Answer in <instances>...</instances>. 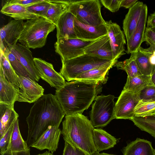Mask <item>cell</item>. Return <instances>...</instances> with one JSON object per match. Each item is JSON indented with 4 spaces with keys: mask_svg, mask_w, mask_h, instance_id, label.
I'll use <instances>...</instances> for the list:
<instances>
[{
    "mask_svg": "<svg viewBox=\"0 0 155 155\" xmlns=\"http://www.w3.org/2000/svg\"><path fill=\"white\" fill-rule=\"evenodd\" d=\"M41 0H12L7 2L10 3H17L21 5L26 7L37 3Z\"/></svg>",
    "mask_w": 155,
    "mask_h": 155,
    "instance_id": "42",
    "label": "cell"
},
{
    "mask_svg": "<svg viewBox=\"0 0 155 155\" xmlns=\"http://www.w3.org/2000/svg\"><path fill=\"white\" fill-rule=\"evenodd\" d=\"M140 101L139 93L123 90L115 103V119L130 120L133 117L135 108Z\"/></svg>",
    "mask_w": 155,
    "mask_h": 155,
    "instance_id": "9",
    "label": "cell"
},
{
    "mask_svg": "<svg viewBox=\"0 0 155 155\" xmlns=\"http://www.w3.org/2000/svg\"><path fill=\"white\" fill-rule=\"evenodd\" d=\"M123 155H155V150L151 142L137 138L122 150Z\"/></svg>",
    "mask_w": 155,
    "mask_h": 155,
    "instance_id": "21",
    "label": "cell"
},
{
    "mask_svg": "<svg viewBox=\"0 0 155 155\" xmlns=\"http://www.w3.org/2000/svg\"><path fill=\"white\" fill-rule=\"evenodd\" d=\"M146 41L150 46L155 47V32L146 27L143 41Z\"/></svg>",
    "mask_w": 155,
    "mask_h": 155,
    "instance_id": "41",
    "label": "cell"
},
{
    "mask_svg": "<svg viewBox=\"0 0 155 155\" xmlns=\"http://www.w3.org/2000/svg\"><path fill=\"white\" fill-rule=\"evenodd\" d=\"M2 51L18 76L29 77L32 79L25 68L8 48H6Z\"/></svg>",
    "mask_w": 155,
    "mask_h": 155,
    "instance_id": "34",
    "label": "cell"
},
{
    "mask_svg": "<svg viewBox=\"0 0 155 155\" xmlns=\"http://www.w3.org/2000/svg\"><path fill=\"white\" fill-rule=\"evenodd\" d=\"M56 27L47 19L41 17L27 20L24 22L18 41L29 48H41L45 45L48 34Z\"/></svg>",
    "mask_w": 155,
    "mask_h": 155,
    "instance_id": "4",
    "label": "cell"
},
{
    "mask_svg": "<svg viewBox=\"0 0 155 155\" xmlns=\"http://www.w3.org/2000/svg\"><path fill=\"white\" fill-rule=\"evenodd\" d=\"M0 66L2 67L5 76L7 81L15 88L19 90L21 85L18 76L8 60L1 51Z\"/></svg>",
    "mask_w": 155,
    "mask_h": 155,
    "instance_id": "31",
    "label": "cell"
},
{
    "mask_svg": "<svg viewBox=\"0 0 155 155\" xmlns=\"http://www.w3.org/2000/svg\"><path fill=\"white\" fill-rule=\"evenodd\" d=\"M93 41L78 38L60 39L54 44L55 51L60 56L61 59H70L84 54V48Z\"/></svg>",
    "mask_w": 155,
    "mask_h": 155,
    "instance_id": "8",
    "label": "cell"
},
{
    "mask_svg": "<svg viewBox=\"0 0 155 155\" xmlns=\"http://www.w3.org/2000/svg\"><path fill=\"white\" fill-rule=\"evenodd\" d=\"M154 114H155V111H154Z\"/></svg>",
    "mask_w": 155,
    "mask_h": 155,
    "instance_id": "52",
    "label": "cell"
},
{
    "mask_svg": "<svg viewBox=\"0 0 155 155\" xmlns=\"http://www.w3.org/2000/svg\"><path fill=\"white\" fill-rule=\"evenodd\" d=\"M114 98L111 95L96 97L90 114V121L94 128L104 127L115 119Z\"/></svg>",
    "mask_w": 155,
    "mask_h": 155,
    "instance_id": "7",
    "label": "cell"
},
{
    "mask_svg": "<svg viewBox=\"0 0 155 155\" xmlns=\"http://www.w3.org/2000/svg\"><path fill=\"white\" fill-rule=\"evenodd\" d=\"M150 52L149 48H144L141 46L136 52V61L142 74L151 76L155 68L149 61Z\"/></svg>",
    "mask_w": 155,
    "mask_h": 155,
    "instance_id": "27",
    "label": "cell"
},
{
    "mask_svg": "<svg viewBox=\"0 0 155 155\" xmlns=\"http://www.w3.org/2000/svg\"><path fill=\"white\" fill-rule=\"evenodd\" d=\"M85 54L117 61L114 58L110 38L107 35L93 41L84 48Z\"/></svg>",
    "mask_w": 155,
    "mask_h": 155,
    "instance_id": "17",
    "label": "cell"
},
{
    "mask_svg": "<svg viewBox=\"0 0 155 155\" xmlns=\"http://www.w3.org/2000/svg\"><path fill=\"white\" fill-rule=\"evenodd\" d=\"M130 120L140 130L148 133L155 138L154 114L144 117L134 116Z\"/></svg>",
    "mask_w": 155,
    "mask_h": 155,
    "instance_id": "32",
    "label": "cell"
},
{
    "mask_svg": "<svg viewBox=\"0 0 155 155\" xmlns=\"http://www.w3.org/2000/svg\"><path fill=\"white\" fill-rule=\"evenodd\" d=\"M18 77L21 87L18 92L16 101L34 103L44 95V89L34 79L20 76Z\"/></svg>",
    "mask_w": 155,
    "mask_h": 155,
    "instance_id": "10",
    "label": "cell"
},
{
    "mask_svg": "<svg viewBox=\"0 0 155 155\" xmlns=\"http://www.w3.org/2000/svg\"><path fill=\"white\" fill-rule=\"evenodd\" d=\"M63 155H87L79 149L65 141Z\"/></svg>",
    "mask_w": 155,
    "mask_h": 155,
    "instance_id": "40",
    "label": "cell"
},
{
    "mask_svg": "<svg viewBox=\"0 0 155 155\" xmlns=\"http://www.w3.org/2000/svg\"><path fill=\"white\" fill-rule=\"evenodd\" d=\"M65 115L55 95L44 94L34 102L26 118L28 132L26 142L29 148L50 126L59 127Z\"/></svg>",
    "mask_w": 155,
    "mask_h": 155,
    "instance_id": "1",
    "label": "cell"
},
{
    "mask_svg": "<svg viewBox=\"0 0 155 155\" xmlns=\"http://www.w3.org/2000/svg\"><path fill=\"white\" fill-rule=\"evenodd\" d=\"M0 138L19 117L14 107L0 104Z\"/></svg>",
    "mask_w": 155,
    "mask_h": 155,
    "instance_id": "26",
    "label": "cell"
},
{
    "mask_svg": "<svg viewBox=\"0 0 155 155\" xmlns=\"http://www.w3.org/2000/svg\"></svg>",
    "mask_w": 155,
    "mask_h": 155,
    "instance_id": "53",
    "label": "cell"
},
{
    "mask_svg": "<svg viewBox=\"0 0 155 155\" xmlns=\"http://www.w3.org/2000/svg\"><path fill=\"white\" fill-rule=\"evenodd\" d=\"M136 52L131 54L130 58L123 61H117L114 66L118 69L124 70L127 77H133L142 74L139 68L135 59Z\"/></svg>",
    "mask_w": 155,
    "mask_h": 155,
    "instance_id": "33",
    "label": "cell"
},
{
    "mask_svg": "<svg viewBox=\"0 0 155 155\" xmlns=\"http://www.w3.org/2000/svg\"><path fill=\"white\" fill-rule=\"evenodd\" d=\"M61 134L59 127L50 126L31 147L40 150L48 149L53 153L58 149Z\"/></svg>",
    "mask_w": 155,
    "mask_h": 155,
    "instance_id": "18",
    "label": "cell"
},
{
    "mask_svg": "<svg viewBox=\"0 0 155 155\" xmlns=\"http://www.w3.org/2000/svg\"><path fill=\"white\" fill-rule=\"evenodd\" d=\"M114 65V64H111L87 71L78 75L74 80L105 84L106 83L108 79L109 70Z\"/></svg>",
    "mask_w": 155,
    "mask_h": 155,
    "instance_id": "24",
    "label": "cell"
},
{
    "mask_svg": "<svg viewBox=\"0 0 155 155\" xmlns=\"http://www.w3.org/2000/svg\"><path fill=\"white\" fill-rule=\"evenodd\" d=\"M106 25L114 57L117 60L120 57L125 54L124 46L126 40L124 34L120 26L111 20L106 21Z\"/></svg>",
    "mask_w": 155,
    "mask_h": 155,
    "instance_id": "14",
    "label": "cell"
},
{
    "mask_svg": "<svg viewBox=\"0 0 155 155\" xmlns=\"http://www.w3.org/2000/svg\"><path fill=\"white\" fill-rule=\"evenodd\" d=\"M140 100L145 102L155 101V86L152 84L147 85L139 93Z\"/></svg>",
    "mask_w": 155,
    "mask_h": 155,
    "instance_id": "37",
    "label": "cell"
},
{
    "mask_svg": "<svg viewBox=\"0 0 155 155\" xmlns=\"http://www.w3.org/2000/svg\"><path fill=\"white\" fill-rule=\"evenodd\" d=\"M51 4L48 0H41L39 2L26 8L31 13L40 17L46 18L47 12Z\"/></svg>",
    "mask_w": 155,
    "mask_h": 155,
    "instance_id": "36",
    "label": "cell"
},
{
    "mask_svg": "<svg viewBox=\"0 0 155 155\" xmlns=\"http://www.w3.org/2000/svg\"><path fill=\"white\" fill-rule=\"evenodd\" d=\"M37 155H54L53 153H50L49 152L46 151L45 152L42 153L38 154Z\"/></svg>",
    "mask_w": 155,
    "mask_h": 155,
    "instance_id": "47",
    "label": "cell"
},
{
    "mask_svg": "<svg viewBox=\"0 0 155 155\" xmlns=\"http://www.w3.org/2000/svg\"><path fill=\"white\" fill-rule=\"evenodd\" d=\"M18 118L14 123L13 128L8 149L12 152H18L28 150L30 148L23 139L20 132Z\"/></svg>",
    "mask_w": 155,
    "mask_h": 155,
    "instance_id": "28",
    "label": "cell"
},
{
    "mask_svg": "<svg viewBox=\"0 0 155 155\" xmlns=\"http://www.w3.org/2000/svg\"><path fill=\"white\" fill-rule=\"evenodd\" d=\"M151 83L155 86V68L150 76Z\"/></svg>",
    "mask_w": 155,
    "mask_h": 155,
    "instance_id": "46",
    "label": "cell"
},
{
    "mask_svg": "<svg viewBox=\"0 0 155 155\" xmlns=\"http://www.w3.org/2000/svg\"><path fill=\"white\" fill-rule=\"evenodd\" d=\"M74 27L77 38L84 41H94L107 34L106 24L95 26L86 25L76 18Z\"/></svg>",
    "mask_w": 155,
    "mask_h": 155,
    "instance_id": "16",
    "label": "cell"
},
{
    "mask_svg": "<svg viewBox=\"0 0 155 155\" xmlns=\"http://www.w3.org/2000/svg\"><path fill=\"white\" fill-rule=\"evenodd\" d=\"M68 11L82 23L92 26L105 25L101 13V5L98 0H66Z\"/></svg>",
    "mask_w": 155,
    "mask_h": 155,
    "instance_id": "6",
    "label": "cell"
},
{
    "mask_svg": "<svg viewBox=\"0 0 155 155\" xmlns=\"http://www.w3.org/2000/svg\"><path fill=\"white\" fill-rule=\"evenodd\" d=\"M151 84L150 76L141 74L133 77H127L123 90L134 93H139Z\"/></svg>",
    "mask_w": 155,
    "mask_h": 155,
    "instance_id": "30",
    "label": "cell"
},
{
    "mask_svg": "<svg viewBox=\"0 0 155 155\" xmlns=\"http://www.w3.org/2000/svg\"><path fill=\"white\" fill-rule=\"evenodd\" d=\"M12 155H31L30 150L18 152H12Z\"/></svg>",
    "mask_w": 155,
    "mask_h": 155,
    "instance_id": "45",
    "label": "cell"
},
{
    "mask_svg": "<svg viewBox=\"0 0 155 155\" xmlns=\"http://www.w3.org/2000/svg\"><path fill=\"white\" fill-rule=\"evenodd\" d=\"M34 61L40 77L56 90L62 87L66 82L60 73L56 71L52 64L41 58H34Z\"/></svg>",
    "mask_w": 155,
    "mask_h": 155,
    "instance_id": "11",
    "label": "cell"
},
{
    "mask_svg": "<svg viewBox=\"0 0 155 155\" xmlns=\"http://www.w3.org/2000/svg\"><path fill=\"white\" fill-rule=\"evenodd\" d=\"M155 101L145 102L140 100L134 110V116L144 117L154 113Z\"/></svg>",
    "mask_w": 155,
    "mask_h": 155,
    "instance_id": "35",
    "label": "cell"
},
{
    "mask_svg": "<svg viewBox=\"0 0 155 155\" xmlns=\"http://www.w3.org/2000/svg\"><path fill=\"white\" fill-rule=\"evenodd\" d=\"M7 48L21 63L32 79L36 81H39L40 77L30 48L19 43H17Z\"/></svg>",
    "mask_w": 155,
    "mask_h": 155,
    "instance_id": "12",
    "label": "cell"
},
{
    "mask_svg": "<svg viewBox=\"0 0 155 155\" xmlns=\"http://www.w3.org/2000/svg\"><path fill=\"white\" fill-rule=\"evenodd\" d=\"M121 0H101L100 1L104 6L110 12L117 11L120 7Z\"/></svg>",
    "mask_w": 155,
    "mask_h": 155,
    "instance_id": "39",
    "label": "cell"
},
{
    "mask_svg": "<svg viewBox=\"0 0 155 155\" xmlns=\"http://www.w3.org/2000/svg\"><path fill=\"white\" fill-rule=\"evenodd\" d=\"M102 154L103 155H114V154H108V153H102Z\"/></svg>",
    "mask_w": 155,
    "mask_h": 155,
    "instance_id": "50",
    "label": "cell"
},
{
    "mask_svg": "<svg viewBox=\"0 0 155 155\" xmlns=\"http://www.w3.org/2000/svg\"><path fill=\"white\" fill-rule=\"evenodd\" d=\"M93 140L97 151L99 153L113 147L116 144L118 139L103 130L94 128Z\"/></svg>",
    "mask_w": 155,
    "mask_h": 155,
    "instance_id": "25",
    "label": "cell"
},
{
    "mask_svg": "<svg viewBox=\"0 0 155 155\" xmlns=\"http://www.w3.org/2000/svg\"><path fill=\"white\" fill-rule=\"evenodd\" d=\"M75 16L69 11L63 15L55 25L57 40L62 38H78L74 27Z\"/></svg>",
    "mask_w": 155,
    "mask_h": 155,
    "instance_id": "19",
    "label": "cell"
},
{
    "mask_svg": "<svg viewBox=\"0 0 155 155\" xmlns=\"http://www.w3.org/2000/svg\"><path fill=\"white\" fill-rule=\"evenodd\" d=\"M148 13L147 7L143 4L137 25L129 39L127 41V53L130 54L136 52L143 42L146 28Z\"/></svg>",
    "mask_w": 155,
    "mask_h": 155,
    "instance_id": "15",
    "label": "cell"
},
{
    "mask_svg": "<svg viewBox=\"0 0 155 155\" xmlns=\"http://www.w3.org/2000/svg\"><path fill=\"white\" fill-rule=\"evenodd\" d=\"M23 20H13L0 29V51L16 44L23 31Z\"/></svg>",
    "mask_w": 155,
    "mask_h": 155,
    "instance_id": "13",
    "label": "cell"
},
{
    "mask_svg": "<svg viewBox=\"0 0 155 155\" xmlns=\"http://www.w3.org/2000/svg\"><path fill=\"white\" fill-rule=\"evenodd\" d=\"M61 61L62 67L59 73L68 81L74 80L77 76L83 72L96 68L114 65L117 61L85 53L70 59H61Z\"/></svg>",
    "mask_w": 155,
    "mask_h": 155,
    "instance_id": "5",
    "label": "cell"
},
{
    "mask_svg": "<svg viewBox=\"0 0 155 155\" xmlns=\"http://www.w3.org/2000/svg\"><path fill=\"white\" fill-rule=\"evenodd\" d=\"M94 128L90 120L81 114L65 116L61 134L64 141L77 147L87 155L97 152L93 140Z\"/></svg>",
    "mask_w": 155,
    "mask_h": 155,
    "instance_id": "3",
    "label": "cell"
},
{
    "mask_svg": "<svg viewBox=\"0 0 155 155\" xmlns=\"http://www.w3.org/2000/svg\"><path fill=\"white\" fill-rule=\"evenodd\" d=\"M93 155H103L102 153H100L99 152H96L94 153Z\"/></svg>",
    "mask_w": 155,
    "mask_h": 155,
    "instance_id": "49",
    "label": "cell"
},
{
    "mask_svg": "<svg viewBox=\"0 0 155 155\" xmlns=\"http://www.w3.org/2000/svg\"><path fill=\"white\" fill-rule=\"evenodd\" d=\"M151 28V29H152L155 32V27L152 28Z\"/></svg>",
    "mask_w": 155,
    "mask_h": 155,
    "instance_id": "51",
    "label": "cell"
},
{
    "mask_svg": "<svg viewBox=\"0 0 155 155\" xmlns=\"http://www.w3.org/2000/svg\"><path fill=\"white\" fill-rule=\"evenodd\" d=\"M14 123L11 125L3 136L0 138L1 155L5 152L8 149L13 129Z\"/></svg>",
    "mask_w": 155,
    "mask_h": 155,
    "instance_id": "38",
    "label": "cell"
},
{
    "mask_svg": "<svg viewBox=\"0 0 155 155\" xmlns=\"http://www.w3.org/2000/svg\"><path fill=\"white\" fill-rule=\"evenodd\" d=\"M51 3L48 11L46 19L56 25L61 17L69 10V4L66 0H49Z\"/></svg>",
    "mask_w": 155,
    "mask_h": 155,
    "instance_id": "29",
    "label": "cell"
},
{
    "mask_svg": "<svg viewBox=\"0 0 155 155\" xmlns=\"http://www.w3.org/2000/svg\"><path fill=\"white\" fill-rule=\"evenodd\" d=\"M66 82L55 95L66 116L81 114L90 106L102 90V84L74 80Z\"/></svg>",
    "mask_w": 155,
    "mask_h": 155,
    "instance_id": "2",
    "label": "cell"
},
{
    "mask_svg": "<svg viewBox=\"0 0 155 155\" xmlns=\"http://www.w3.org/2000/svg\"><path fill=\"white\" fill-rule=\"evenodd\" d=\"M1 155H12V153L9 151H7Z\"/></svg>",
    "mask_w": 155,
    "mask_h": 155,
    "instance_id": "48",
    "label": "cell"
},
{
    "mask_svg": "<svg viewBox=\"0 0 155 155\" xmlns=\"http://www.w3.org/2000/svg\"><path fill=\"white\" fill-rule=\"evenodd\" d=\"M147 28H151L155 27V12L150 14L147 18Z\"/></svg>",
    "mask_w": 155,
    "mask_h": 155,
    "instance_id": "44",
    "label": "cell"
},
{
    "mask_svg": "<svg viewBox=\"0 0 155 155\" xmlns=\"http://www.w3.org/2000/svg\"><path fill=\"white\" fill-rule=\"evenodd\" d=\"M0 12L16 20H28L40 17L29 11L25 6L7 2L2 6Z\"/></svg>",
    "mask_w": 155,
    "mask_h": 155,
    "instance_id": "23",
    "label": "cell"
},
{
    "mask_svg": "<svg viewBox=\"0 0 155 155\" xmlns=\"http://www.w3.org/2000/svg\"><path fill=\"white\" fill-rule=\"evenodd\" d=\"M143 4L142 2L138 1L129 9L123 20V28L127 41L130 38L137 25Z\"/></svg>",
    "mask_w": 155,
    "mask_h": 155,
    "instance_id": "20",
    "label": "cell"
},
{
    "mask_svg": "<svg viewBox=\"0 0 155 155\" xmlns=\"http://www.w3.org/2000/svg\"><path fill=\"white\" fill-rule=\"evenodd\" d=\"M18 90L6 79L0 66V104L14 107Z\"/></svg>",
    "mask_w": 155,
    "mask_h": 155,
    "instance_id": "22",
    "label": "cell"
},
{
    "mask_svg": "<svg viewBox=\"0 0 155 155\" xmlns=\"http://www.w3.org/2000/svg\"><path fill=\"white\" fill-rule=\"evenodd\" d=\"M138 1L137 0H121L120 7L129 9L133 7Z\"/></svg>",
    "mask_w": 155,
    "mask_h": 155,
    "instance_id": "43",
    "label": "cell"
}]
</instances>
